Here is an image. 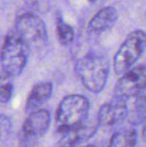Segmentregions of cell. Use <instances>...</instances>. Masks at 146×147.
I'll list each match as a JSON object with an SVG mask.
<instances>
[{
  "mask_svg": "<svg viewBox=\"0 0 146 147\" xmlns=\"http://www.w3.org/2000/svg\"><path fill=\"white\" fill-rule=\"evenodd\" d=\"M74 70L82 85L89 92L99 93L107 83L110 65L104 53L92 50L76 61Z\"/></svg>",
  "mask_w": 146,
  "mask_h": 147,
  "instance_id": "6da1fadb",
  "label": "cell"
},
{
  "mask_svg": "<svg viewBox=\"0 0 146 147\" xmlns=\"http://www.w3.org/2000/svg\"><path fill=\"white\" fill-rule=\"evenodd\" d=\"M90 102L81 94H69L60 101L56 111V132L61 134L87 121Z\"/></svg>",
  "mask_w": 146,
  "mask_h": 147,
  "instance_id": "7a4b0ae2",
  "label": "cell"
},
{
  "mask_svg": "<svg viewBox=\"0 0 146 147\" xmlns=\"http://www.w3.org/2000/svg\"><path fill=\"white\" fill-rule=\"evenodd\" d=\"M29 52L28 46L15 31L12 30L8 33L0 55L3 72L13 78L20 75L26 67Z\"/></svg>",
  "mask_w": 146,
  "mask_h": 147,
  "instance_id": "3957f363",
  "label": "cell"
},
{
  "mask_svg": "<svg viewBox=\"0 0 146 147\" xmlns=\"http://www.w3.org/2000/svg\"><path fill=\"white\" fill-rule=\"evenodd\" d=\"M146 49V32L141 29L130 32L120 45L113 58L115 73L122 75L130 69Z\"/></svg>",
  "mask_w": 146,
  "mask_h": 147,
  "instance_id": "277c9868",
  "label": "cell"
},
{
  "mask_svg": "<svg viewBox=\"0 0 146 147\" xmlns=\"http://www.w3.org/2000/svg\"><path fill=\"white\" fill-rule=\"evenodd\" d=\"M14 31L21 37L29 50L42 49L48 44V34L45 23L32 13H24L16 19Z\"/></svg>",
  "mask_w": 146,
  "mask_h": 147,
  "instance_id": "5b68a950",
  "label": "cell"
},
{
  "mask_svg": "<svg viewBox=\"0 0 146 147\" xmlns=\"http://www.w3.org/2000/svg\"><path fill=\"white\" fill-rule=\"evenodd\" d=\"M146 85V64L135 66L122 74L113 90V97L127 100Z\"/></svg>",
  "mask_w": 146,
  "mask_h": 147,
  "instance_id": "8992f818",
  "label": "cell"
},
{
  "mask_svg": "<svg viewBox=\"0 0 146 147\" xmlns=\"http://www.w3.org/2000/svg\"><path fill=\"white\" fill-rule=\"evenodd\" d=\"M129 109L126 100L120 98L111 99L100 106L97 114V122L102 126H114L128 116Z\"/></svg>",
  "mask_w": 146,
  "mask_h": 147,
  "instance_id": "52a82bcc",
  "label": "cell"
},
{
  "mask_svg": "<svg viewBox=\"0 0 146 147\" xmlns=\"http://www.w3.org/2000/svg\"><path fill=\"white\" fill-rule=\"evenodd\" d=\"M51 115L48 110L38 109L31 112L22 125V134L27 139H37L45 135L50 127Z\"/></svg>",
  "mask_w": 146,
  "mask_h": 147,
  "instance_id": "ba28073f",
  "label": "cell"
},
{
  "mask_svg": "<svg viewBox=\"0 0 146 147\" xmlns=\"http://www.w3.org/2000/svg\"><path fill=\"white\" fill-rule=\"evenodd\" d=\"M99 124L88 123L87 121L78 127L69 129L60 134L56 147H76L91 138L97 131Z\"/></svg>",
  "mask_w": 146,
  "mask_h": 147,
  "instance_id": "9c48e42d",
  "label": "cell"
},
{
  "mask_svg": "<svg viewBox=\"0 0 146 147\" xmlns=\"http://www.w3.org/2000/svg\"><path fill=\"white\" fill-rule=\"evenodd\" d=\"M53 92L52 83L49 81H40L31 89L26 100L25 111L31 113L41 108L43 104L48 101Z\"/></svg>",
  "mask_w": 146,
  "mask_h": 147,
  "instance_id": "30bf717a",
  "label": "cell"
},
{
  "mask_svg": "<svg viewBox=\"0 0 146 147\" xmlns=\"http://www.w3.org/2000/svg\"><path fill=\"white\" fill-rule=\"evenodd\" d=\"M118 12L112 6H105L102 7L93 17L90 19L88 23V30L91 32H100L104 31L117 21Z\"/></svg>",
  "mask_w": 146,
  "mask_h": 147,
  "instance_id": "8fae6325",
  "label": "cell"
},
{
  "mask_svg": "<svg viewBox=\"0 0 146 147\" xmlns=\"http://www.w3.org/2000/svg\"><path fill=\"white\" fill-rule=\"evenodd\" d=\"M133 110L128 112V122L133 125L140 124L146 120V85L134 95Z\"/></svg>",
  "mask_w": 146,
  "mask_h": 147,
  "instance_id": "7c38bea8",
  "label": "cell"
},
{
  "mask_svg": "<svg viewBox=\"0 0 146 147\" xmlns=\"http://www.w3.org/2000/svg\"><path fill=\"white\" fill-rule=\"evenodd\" d=\"M137 132L135 129L125 128L116 131L109 140L107 147H135L137 143Z\"/></svg>",
  "mask_w": 146,
  "mask_h": 147,
  "instance_id": "4fadbf2b",
  "label": "cell"
},
{
  "mask_svg": "<svg viewBox=\"0 0 146 147\" xmlns=\"http://www.w3.org/2000/svg\"><path fill=\"white\" fill-rule=\"evenodd\" d=\"M56 33L59 42L62 45H69L72 43L75 35L73 28L60 17H57L56 19Z\"/></svg>",
  "mask_w": 146,
  "mask_h": 147,
  "instance_id": "5bb4252c",
  "label": "cell"
},
{
  "mask_svg": "<svg viewBox=\"0 0 146 147\" xmlns=\"http://www.w3.org/2000/svg\"><path fill=\"white\" fill-rule=\"evenodd\" d=\"M10 75L5 72L0 73V102L8 103L13 95V81Z\"/></svg>",
  "mask_w": 146,
  "mask_h": 147,
  "instance_id": "9a60e30c",
  "label": "cell"
},
{
  "mask_svg": "<svg viewBox=\"0 0 146 147\" xmlns=\"http://www.w3.org/2000/svg\"><path fill=\"white\" fill-rule=\"evenodd\" d=\"M12 129V120L8 115L0 113V141L5 139Z\"/></svg>",
  "mask_w": 146,
  "mask_h": 147,
  "instance_id": "2e32d148",
  "label": "cell"
},
{
  "mask_svg": "<svg viewBox=\"0 0 146 147\" xmlns=\"http://www.w3.org/2000/svg\"><path fill=\"white\" fill-rule=\"evenodd\" d=\"M142 139L146 142V125L142 130Z\"/></svg>",
  "mask_w": 146,
  "mask_h": 147,
  "instance_id": "e0dca14e",
  "label": "cell"
},
{
  "mask_svg": "<svg viewBox=\"0 0 146 147\" xmlns=\"http://www.w3.org/2000/svg\"><path fill=\"white\" fill-rule=\"evenodd\" d=\"M82 147H99L96 144H88V145H85V146H82Z\"/></svg>",
  "mask_w": 146,
  "mask_h": 147,
  "instance_id": "ac0fdd59",
  "label": "cell"
},
{
  "mask_svg": "<svg viewBox=\"0 0 146 147\" xmlns=\"http://www.w3.org/2000/svg\"><path fill=\"white\" fill-rule=\"evenodd\" d=\"M96 1H97V0H88V2H89V3H95Z\"/></svg>",
  "mask_w": 146,
  "mask_h": 147,
  "instance_id": "d6986e66",
  "label": "cell"
}]
</instances>
